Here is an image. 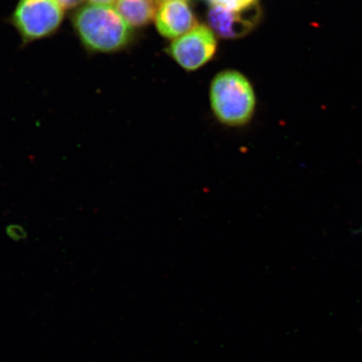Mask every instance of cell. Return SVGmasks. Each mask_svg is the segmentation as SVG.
I'll return each mask as SVG.
<instances>
[{"mask_svg":"<svg viewBox=\"0 0 362 362\" xmlns=\"http://www.w3.org/2000/svg\"><path fill=\"white\" fill-rule=\"evenodd\" d=\"M216 40L210 27L197 25L171 43L167 52L185 70L198 69L215 55Z\"/></svg>","mask_w":362,"mask_h":362,"instance_id":"cell-4","label":"cell"},{"mask_svg":"<svg viewBox=\"0 0 362 362\" xmlns=\"http://www.w3.org/2000/svg\"><path fill=\"white\" fill-rule=\"evenodd\" d=\"M89 1L90 4H107V6H110V4L115 3L116 0H89Z\"/></svg>","mask_w":362,"mask_h":362,"instance_id":"cell-11","label":"cell"},{"mask_svg":"<svg viewBox=\"0 0 362 362\" xmlns=\"http://www.w3.org/2000/svg\"><path fill=\"white\" fill-rule=\"evenodd\" d=\"M58 2L61 4L63 8H71L78 6L83 0H58Z\"/></svg>","mask_w":362,"mask_h":362,"instance_id":"cell-10","label":"cell"},{"mask_svg":"<svg viewBox=\"0 0 362 362\" xmlns=\"http://www.w3.org/2000/svg\"><path fill=\"white\" fill-rule=\"evenodd\" d=\"M261 16V8L257 1L239 11L211 6L207 13V21L211 30L220 37L238 39L255 28Z\"/></svg>","mask_w":362,"mask_h":362,"instance_id":"cell-5","label":"cell"},{"mask_svg":"<svg viewBox=\"0 0 362 362\" xmlns=\"http://www.w3.org/2000/svg\"><path fill=\"white\" fill-rule=\"evenodd\" d=\"M211 6H221L229 10L239 11L243 10L251 4L255 3L257 0H207Z\"/></svg>","mask_w":362,"mask_h":362,"instance_id":"cell-8","label":"cell"},{"mask_svg":"<svg viewBox=\"0 0 362 362\" xmlns=\"http://www.w3.org/2000/svg\"><path fill=\"white\" fill-rule=\"evenodd\" d=\"M157 0H117L116 10L130 26L142 27L155 19Z\"/></svg>","mask_w":362,"mask_h":362,"instance_id":"cell-7","label":"cell"},{"mask_svg":"<svg viewBox=\"0 0 362 362\" xmlns=\"http://www.w3.org/2000/svg\"><path fill=\"white\" fill-rule=\"evenodd\" d=\"M210 103L216 119L230 128L250 123L256 110L255 90L237 71H224L215 76L211 84Z\"/></svg>","mask_w":362,"mask_h":362,"instance_id":"cell-1","label":"cell"},{"mask_svg":"<svg viewBox=\"0 0 362 362\" xmlns=\"http://www.w3.org/2000/svg\"><path fill=\"white\" fill-rule=\"evenodd\" d=\"M6 232L8 236L15 240V241H21L27 237L26 230L19 225L8 226Z\"/></svg>","mask_w":362,"mask_h":362,"instance_id":"cell-9","label":"cell"},{"mask_svg":"<svg viewBox=\"0 0 362 362\" xmlns=\"http://www.w3.org/2000/svg\"><path fill=\"white\" fill-rule=\"evenodd\" d=\"M63 13L58 0H21L13 13V23L25 40H37L58 28Z\"/></svg>","mask_w":362,"mask_h":362,"instance_id":"cell-3","label":"cell"},{"mask_svg":"<svg viewBox=\"0 0 362 362\" xmlns=\"http://www.w3.org/2000/svg\"><path fill=\"white\" fill-rule=\"evenodd\" d=\"M156 24L158 33L169 39H177L198 25L196 16L185 0L163 3L158 8Z\"/></svg>","mask_w":362,"mask_h":362,"instance_id":"cell-6","label":"cell"},{"mask_svg":"<svg viewBox=\"0 0 362 362\" xmlns=\"http://www.w3.org/2000/svg\"><path fill=\"white\" fill-rule=\"evenodd\" d=\"M74 25L86 47L93 51H117L129 42L131 26L116 8L90 4L76 13Z\"/></svg>","mask_w":362,"mask_h":362,"instance_id":"cell-2","label":"cell"},{"mask_svg":"<svg viewBox=\"0 0 362 362\" xmlns=\"http://www.w3.org/2000/svg\"><path fill=\"white\" fill-rule=\"evenodd\" d=\"M157 1H160V0H157ZM163 1H169V0H163Z\"/></svg>","mask_w":362,"mask_h":362,"instance_id":"cell-12","label":"cell"}]
</instances>
